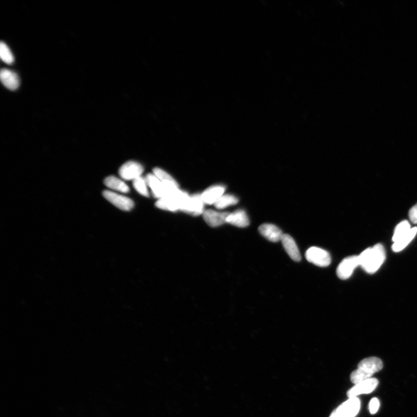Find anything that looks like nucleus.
Returning a JSON list of instances; mask_svg holds the SVG:
<instances>
[{"instance_id": "nucleus-26", "label": "nucleus", "mask_w": 417, "mask_h": 417, "mask_svg": "<svg viewBox=\"0 0 417 417\" xmlns=\"http://www.w3.org/2000/svg\"><path fill=\"white\" fill-rule=\"evenodd\" d=\"M409 218L414 224H417V204L409 211Z\"/></svg>"}, {"instance_id": "nucleus-27", "label": "nucleus", "mask_w": 417, "mask_h": 417, "mask_svg": "<svg viewBox=\"0 0 417 417\" xmlns=\"http://www.w3.org/2000/svg\"><path fill=\"white\" fill-rule=\"evenodd\" d=\"M329 417H345L339 408H336Z\"/></svg>"}, {"instance_id": "nucleus-17", "label": "nucleus", "mask_w": 417, "mask_h": 417, "mask_svg": "<svg viewBox=\"0 0 417 417\" xmlns=\"http://www.w3.org/2000/svg\"><path fill=\"white\" fill-rule=\"evenodd\" d=\"M224 192V186H216L208 188L200 196L204 204H214L223 196Z\"/></svg>"}, {"instance_id": "nucleus-6", "label": "nucleus", "mask_w": 417, "mask_h": 417, "mask_svg": "<svg viewBox=\"0 0 417 417\" xmlns=\"http://www.w3.org/2000/svg\"><path fill=\"white\" fill-rule=\"evenodd\" d=\"M103 196L110 202L120 210L130 211L134 206V203L129 198L118 194L116 192L105 190Z\"/></svg>"}, {"instance_id": "nucleus-3", "label": "nucleus", "mask_w": 417, "mask_h": 417, "mask_svg": "<svg viewBox=\"0 0 417 417\" xmlns=\"http://www.w3.org/2000/svg\"><path fill=\"white\" fill-rule=\"evenodd\" d=\"M190 196L179 190L172 195L160 199L156 204L157 208L162 210L175 212L182 210Z\"/></svg>"}, {"instance_id": "nucleus-10", "label": "nucleus", "mask_w": 417, "mask_h": 417, "mask_svg": "<svg viewBox=\"0 0 417 417\" xmlns=\"http://www.w3.org/2000/svg\"><path fill=\"white\" fill-rule=\"evenodd\" d=\"M146 181L150 188H151L154 196L160 200L170 196L166 186L154 174H148L146 177Z\"/></svg>"}, {"instance_id": "nucleus-2", "label": "nucleus", "mask_w": 417, "mask_h": 417, "mask_svg": "<svg viewBox=\"0 0 417 417\" xmlns=\"http://www.w3.org/2000/svg\"><path fill=\"white\" fill-rule=\"evenodd\" d=\"M383 364L381 360L376 357H370L362 360L358 364L356 370L350 374V380L354 384H357L372 378L375 373L382 370Z\"/></svg>"}, {"instance_id": "nucleus-25", "label": "nucleus", "mask_w": 417, "mask_h": 417, "mask_svg": "<svg viewBox=\"0 0 417 417\" xmlns=\"http://www.w3.org/2000/svg\"><path fill=\"white\" fill-rule=\"evenodd\" d=\"M380 408V402L378 398H373L369 404L368 408L372 414H374L378 412Z\"/></svg>"}, {"instance_id": "nucleus-24", "label": "nucleus", "mask_w": 417, "mask_h": 417, "mask_svg": "<svg viewBox=\"0 0 417 417\" xmlns=\"http://www.w3.org/2000/svg\"><path fill=\"white\" fill-rule=\"evenodd\" d=\"M147 181L144 178L139 177L133 181L134 188L141 195L146 197L149 196V193L147 188Z\"/></svg>"}, {"instance_id": "nucleus-15", "label": "nucleus", "mask_w": 417, "mask_h": 417, "mask_svg": "<svg viewBox=\"0 0 417 417\" xmlns=\"http://www.w3.org/2000/svg\"><path fill=\"white\" fill-rule=\"evenodd\" d=\"M280 241L283 244L284 250H286V253L290 256L292 260L296 262L301 260V255L298 245L291 236L288 235V234H284Z\"/></svg>"}, {"instance_id": "nucleus-1", "label": "nucleus", "mask_w": 417, "mask_h": 417, "mask_svg": "<svg viewBox=\"0 0 417 417\" xmlns=\"http://www.w3.org/2000/svg\"><path fill=\"white\" fill-rule=\"evenodd\" d=\"M360 264L366 272L373 274L378 272L386 260V251L382 244L368 248L358 256Z\"/></svg>"}, {"instance_id": "nucleus-12", "label": "nucleus", "mask_w": 417, "mask_h": 417, "mask_svg": "<svg viewBox=\"0 0 417 417\" xmlns=\"http://www.w3.org/2000/svg\"><path fill=\"white\" fill-rule=\"evenodd\" d=\"M153 174L166 186L168 192H169L170 196L174 194V193L179 190L178 185L176 181L170 175L166 173V172L157 168L154 170Z\"/></svg>"}, {"instance_id": "nucleus-16", "label": "nucleus", "mask_w": 417, "mask_h": 417, "mask_svg": "<svg viewBox=\"0 0 417 417\" xmlns=\"http://www.w3.org/2000/svg\"><path fill=\"white\" fill-rule=\"evenodd\" d=\"M338 408L345 417H354L360 410V402L356 397L350 398Z\"/></svg>"}, {"instance_id": "nucleus-19", "label": "nucleus", "mask_w": 417, "mask_h": 417, "mask_svg": "<svg viewBox=\"0 0 417 417\" xmlns=\"http://www.w3.org/2000/svg\"><path fill=\"white\" fill-rule=\"evenodd\" d=\"M416 234V226H415L414 228H412L410 231L406 234L405 236L394 243L392 246L393 251L394 252H398L404 250L412 242V240L414 238Z\"/></svg>"}, {"instance_id": "nucleus-20", "label": "nucleus", "mask_w": 417, "mask_h": 417, "mask_svg": "<svg viewBox=\"0 0 417 417\" xmlns=\"http://www.w3.org/2000/svg\"><path fill=\"white\" fill-rule=\"evenodd\" d=\"M104 184L109 188L116 190L123 193H127L130 192V188L120 178L113 176L105 178Z\"/></svg>"}, {"instance_id": "nucleus-21", "label": "nucleus", "mask_w": 417, "mask_h": 417, "mask_svg": "<svg viewBox=\"0 0 417 417\" xmlns=\"http://www.w3.org/2000/svg\"><path fill=\"white\" fill-rule=\"evenodd\" d=\"M412 229L410 224L408 221H403L398 224L394 230L392 241L394 242L400 240L406 235Z\"/></svg>"}, {"instance_id": "nucleus-8", "label": "nucleus", "mask_w": 417, "mask_h": 417, "mask_svg": "<svg viewBox=\"0 0 417 417\" xmlns=\"http://www.w3.org/2000/svg\"><path fill=\"white\" fill-rule=\"evenodd\" d=\"M378 384V380L374 378L364 380L350 389L347 393L348 396L350 398H354L361 394H370L376 388Z\"/></svg>"}, {"instance_id": "nucleus-13", "label": "nucleus", "mask_w": 417, "mask_h": 417, "mask_svg": "<svg viewBox=\"0 0 417 417\" xmlns=\"http://www.w3.org/2000/svg\"><path fill=\"white\" fill-rule=\"evenodd\" d=\"M0 78L4 86L10 90H16L20 85L19 76L16 72L10 70L3 68L2 70Z\"/></svg>"}, {"instance_id": "nucleus-4", "label": "nucleus", "mask_w": 417, "mask_h": 417, "mask_svg": "<svg viewBox=\"0 0 417 417\" xmlns=\"http://www.w3.org/2000/svg\"><path fill=\"white\" fill-rule=\"evenodd\" d=\"M306 258L310 262L320 267L330 264L331 257L327 251L317 247H312L306 250Z\"/></svg>"}, {"instance_id": "nucleus-11", "label": "nucleus", "mask_w": 417, "mask_h": 417, "mask_svg": "<svg viewBox=\"0 0 417 417\" xmlns=\"http://www.w3.org/2000/svg\"><path fill=\"white\" fill-rule=\"evenodd\" d=\"M230 213L218 212L213 210L204 211L203 215L204 221L212 228H216L226 222Z\"/></svg>"}, {"instance_id": "nucleus-18", "label": "nucleus", "mask_w": 417, "mask_h": 417, "mask_svg": "<svg viewBox=\"0 0 417 417\" xmlns=\"http://www.w3.org/2000/svg\"><path fill=\"white\" fill-rule=\"evenodd\" d=\"M226 222L240 228H246L250 224L248 215L243 210H238L230 214Z\"/></svg>"}, {"instance_id": "nucleus-22", "label": "nucleus", "mask_w": 417, "mask_h": 417, "mask_svg": "<svg viewBox=\"0 0 417 417\" xmlns=\"http://www.w3.org/2000/svg\"><path fill=\"white\" fill-rule=\"evenodd\" d=\"M238 202V199L232 195H224L214 204V206L218 208H224L226 207L234 206Z\"/></svg>"}, {"instance_id": "nucleus-7", "label": "nucleus", "mask_w": 417, "mask_h": 417, "mask_svg": "<svg viewBox=\"0 0 417 417\" xmlns=\"http://www.w3.org/2000/svg\"><path fill=\"white\" fill-rule=\"evenodd\" d=\"M144 172V168L140 164L134 162H129L124 164L120 168L119 174L124 180H134L140 177Z\"/></svg>"}, {"instance_id": "nucleus-9", "label": "nucleus", "mask_w": 417, "mask_h": 417, "mask_svg": "<svg viewBox=\"0 0 417 417\" xmlns=\"http://www.w3.org/2000/svg\"><path fill=\"white\" fill-rule=\"evenodd\" d=\"M204 202L199 194L194 195L189 197L182 211L192 216H199L203 214Z\"/></svg>"}, {"instance_id": "nucleus-5", "label": "nucleus", "mask_w": 417, "mask_h": 417, "mask_svg": "<svg viewBox=\"0 0 417 417\" xmlns=\"http://www.w3.org/2000/svg\"><path fill=\"white\" fill-rule=\"evenodd\" d=\"M358 266H360L358 256H350L340 263L336 269V275L341 280L348 279Z\"/></svg>"}, {"instance_id": "nucleus-14", "label": "nucleus", "mask_w": 417, "mask_h": 417, "mask_svg": "<svg viewBox=\"0 0 417 417\" xmlns=\"http://www.w3.org/2000/svg\"><path fill=\"white\" fill-rule=\"evenodd\" d=\"M258 231L262 236L272 242L281 240L284 235L278 226L272 224H262L259 226Z\"/></svg>"}, {"instance_id": "nucleus-23", "label": "nucleus", "mask_w": 417, "mask_h": 417, "mask_svg": "<svg viewBox=\"0 0 417 417\" xmlns=\"http://www.w3.org/2000/svg\"><path fill=\"white\" fill-rule=\"evenodd\" d=\"M0 57L6 64H12L14 62V57L12 51L6 44L3 42L0 44Z\"/></svg>"}]
</instances>
